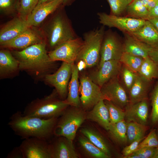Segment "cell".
<instances>
[{
    "label": "cell",
    "instance_id": "1",
    "mask_svg": "<svg viewBox=\"0 0 158 158\" xmlns=\"http://www.w3.org/2000/svg\"><path fill=\"white\" fill-rule=\"evenodd\" d=\"M11 52L18 62L20 70L37 79H43L55 67V62L48 55L45 41Z\"/></svg>",
    "mask_w": 158,
    "mask_h": 158
},
{
    "label": "cell",
    "instance_id": "2",
    "mask_svg": "<svg viewBox=\"0 0 158 158\" xmlns=\"http://www.w3.org/2000/svg\"><path fill=\"white\" fill-rule=\"evenodd\" d=\"M64 6L62 5L49 15L40 28L44 35L48 51L66 42L78 37Z\"/></svg>",
    "mask_w": 158,
    "mask_h": 158
},
{
    "label": "cell",
    "instance_id": "3",
    "mask_svg": "<svg viewBox=\"0 0 158 158\" xmlns=\"http://www.w3.org/2000/svg\"><path fill=\"white\" fill-rule=\"evenodd\" d=\"M58 119L25 116L18 111L11 116L8 125L16 135L23 139L37 138L49 140L54 135Z\"/></svg>",
    "mask_w": 158,
    "mask_h": 158
},
{
    "label": "cell",
    "instance_id": "4",
    "mask_svg": "<svg viewBox=\"0 0 158 158\" xmlns=\"http://www.w3.org/2000/svg\"><path fill=\"white\" fill-rule=\"evenodd\" d=\"M69 106L60 98L55 89L49 95L36 99L28 104L23 114L45 119L58 118Z\"/></svg>",
    "mask_w": 158,
    "mask_h": 158
},
{
    "label": "cell",
    "instance_id": "5",
    "mask_svg": "<svg viewBox=\"0 0 158 158\" xmlns=\"http://www.w3.org/2000/svg\"><path fill=\"white\" fill-rule=\"evenodd\" d=\"M105 32L104 26L102 25L84 34L83 45L76 62H83L86 68L99 64Z\"/></svg>",
    "mask_w": 158,
    "mask_h": 158
},
{
    "label": "cell",
    "instance_id": "6",
    "mask_svg": "<svg viewBox=\"0 0 158 158\" xmlns=\"http://www.w3.org/2000/svg\"><path fill=\"white\" fill-rule=\"evenodd\" d=\"M71 106L58 119L53 134L73 141L78 129L86 119L87 113L81 107Z\"/></svg>",
    "mask_w": 158,
    "mask_h": 158
},
{
    "label": "cell",
    "instance_id": "7",
    "mask_svg": "<svg viewBox=\"0 0 158 158\" xmlns=\"http://www.w3.org/2000/svg\"><path fill=\"white\" fill-rule=\"evenodd\" d=\"M99 22L104 26L115 28L123 32L130 33L135 32L142 27L146 20L122 17L104 12L97 13Z\"/></svg>",
    "mask_w": 158,
    "mask_h": 158
},
{
    "label": "cell",
    "instance_id": "8",
    "mask_svg": "<svg viewBox=\"0 0 158 158\" xmlns=\"http://www.w3.org/2000/svg\"><path fill=\"white\" fill-rule=\"evenodd\" d=\"M79 79L81 107L86 111L92 109L103 99L101 88L94 83L88 75L81 74L79 76Z\"/></svg>",
    "mask_w": 158,
    "mask_h": 158
},
{
    "label": "cell",
    "instance_id": "9",
    "mask_svg": "<svg viewBox=\"0 0 158 158\" xmlns=\"http://www.w3.org/2000/svg\"><path fill=\"white\" fill-rule=\"evenodd\" d=\"M83 40L79 37L66 42L54 49L48 51V55L53 61H61L71 63H75L81 48Z\"/></svg>",
    "mask_w": 158,
    "mask_h": 158
},
{
    "label": "cell",
    "instance_id": "10",
    "mask_svg": "<svg viewBox=\"0 0 158 158\" xmlns=\"http://www.w3.org/2000/svg\"><path fill=\"white\" fill-rule=\"evenodd\" d=\"M72 64L63 62L55 72L47 75L43 79L46 83L55 88L59 97L63 100H65L67 96L68 86L71 75Z\"/></svg>",
    "mask_w": 158,
    "mask_h": 158
},
{
    "label": "cell",
    "instance_id": "11",
    "mask_svg": "<svg viewBox=\"0 0 158 158\" xmlns=\"http://www.w3.org/2000/svg\"><path fill=\"white\" fill-rule=\"evenodd\" d=\"M124 52L123 43L117 35L111 30L105 31L101 47L98 65L108 60H120Z\"/></svg>",
    "mask_w": 158,
    "mask_h": 158
},
{
    "label": "cell",
    "instance_id": "12",
    "mask_svg": "<svg viewBox=\"0 0 158 158\" xmlns=\"http://www.w3.org/2000/svg\"><path fill=\"white\" fill-rule=\"evenodd\" d=\"M23 158H51L48 140L37 138L24 139L19 146Z\"/></svg>",
    "mask_w": 158,
    "mask_h": 158
},
{
    "label": "cell",
    "instance_id": "13",
    "mask_svg": "<svg viewBox=\"0 0 158 158\" xmlns=\"http://www.w3.org/2000/svg\"><path fill=\"white\" fill-rule=\"evenodd\" d=\"M118 76L110 80L101 87L102 98L122 109L129 103L126 90L122 85Z\"/></svg>",
    "mask_w": 158,
    "mask_h": 158
},
{
    "label": "cell",
    "instance_id": "14",
    "mask_svg": "<svg viewBox=\"0 0 158 158\" xmlns=\"http://www.w3.org/2000/svg\"><path fill=\"white\" fill-rule=\"evenodd\" d=\"M44 41V35L40 27L30 26L15 39L0 46L15 50H22Z\"/></svg>",
    "mask_w": 158,
    "mask_h": 158
},
{
    "label": "cell",
    "instance_id": "15",
    "mask_svg": "<svg viewBox=\"0 0 158 158\" xmlns=\"http://www.w3.org/2000/svg\"><path fill=\"white\" fill-rule=\"evenodd\" d=\"M122 64L118 60L105 61L98 65L97 68L91 72L88 76L101 88L110 80L118 76L122 68Z\"/></svg>",
    "mask_w": 158,
    "mask_h": 158
},
{
    "label": "cell",
    "instance_id": "16",
    "mask_svg": "<svg viewBox=\"0 0 158 158\" xmlns=\"http://www.w3.org/2000/svg\"><path fill=\"white\" fill-rule=\"evenodd\" d=\"M62 5V0H49L36 6L26 20L29 26L39 27Z\"/></svg>",
    "mask_w": 158,
    "mask_h": 158
},
{
    "label": "cell",
    "instance_id": "17",
    "mask_svg": "<svg viewBox=\"0 0 158 158\" xmlns=\"http://www.w3.org/2000/svg\"><path fill=\"white\" fill-rule=\"evenodd\" d=\"M49 143L51 158H78L80 156L76 150L71 140L63 136H57Z\"/></svg>",
    "mask_w": 158,
    "mask_h": 158
},
{
    "label": "cell",
    "instance_id": "18",
    "mask_svg": "<svg viewBox=\"0 0 158 158\" xmlns=\"http://www.w3.org/2000/svg\"><path fill=\"white\" fill-rule=\"evenodd\" d=\"M29 27L26 20L18 16L15 17L0 29V45L14 39Z\"/></svg>",
    "mask_w": 158,
    "mask_h": 158
},
{
    "label": "cell",
    "instance_id": "19",
    "mask_svg": "<svg viewBox=\"0 0 158 158\" xmlns=\"http://www.w3.org/2000/svg\"><path fill=\"white\" fill-rule=\"evenodd\" d=\"M125 111V119L127 122H134L146 125L148 114L147 99L132 104H128Z\"/></svg>",
    "mask_w": 158,
    "mask_h": 158
},
{
    "label": "cell",
    "instance_id": "20",
    "mask_svg": "<svg viewBox=\"0 0 158 158\" xmlns=\"http://www.w3.org/2000/svg\"><path fill=\"white\" fill-rule=\"evenodd\" d=\"M79 70L76 64H72V73L68 89V94L65 102L69 106L81 107L79 95L80 82Z\"/></svg>",
    "mask_w": 158,
    "mask_h": 158
},
{
    "label": "cell",
    "instance_id": "21",
    "mask_svg": "<svg viewBox=\"0 0 158 158\" xmlns=\"http://www.w3.org/2000/svg\"><path fill=\"white\" fill-rule=\"evenodd\" d=\"M124 33V39L123 43L124 52L144 59L149 57L151 46L140 41L128 33Z\"/></svg>",
    "mask_w": 158,
    "mask_h": 158
},
{
    "label": "cell",
    "instance_id": "22",
    "mask_svg": "<svg viewBox=\"0 0 158 158\" xmlns=\"http://www.w3.org/2000/svg\"><path fill=\"white\" fill-rule=\"evenodd\" d=\"M20 70L18 61L11 52L6 49L0 51L1 78L13 76Z\"/></svg>",
    "mask_w": 158,
    "mask_h": 158
},
{
    "label": "cell",
    "instance_id": "23",
    "mask_svg": "<svg viewBox=\"0 0 158 158\" xmlns=\"http://www.w3.org/2000/svg\"><path fill=\"white\" fill-rule=\"evenodd\" d=\"M86 119L96 122L108 131L110 124L109 114L103 99H101L87 113Z\"/></svg>",
    "mask_w": 158,
    "mask_h": 158
},
{
    "label": "cell",
    "instance_id": "24",
    "mask_svg": "<svg viewBox=\"0 0 158 158\" xmlns=\"http://www.w3.org/2000/svg\"><path fill=\"white\" fill-rule=\"evenodd\" d=\"M128 33L150 46L158 43V30L148 20H146L144 24L139 29Z\"/></svg>",
    "mask_w": 158,
    "mask_h": 158
},
{
    "label": "cell",
    "instance_id": "25",
    "mask_svg": "<svg viewBox=\"0 0 158 158\" xmlns=\"http://www.w3.org/2000/svg\"><path fill=\"white\" fill-rule=\"evenodd\" d=\"M150 82L138 74L135 82L129 91V104L147 99Z\"/></svg>",
    "mask_w": 158,
    "mask_h": 158
},
{
    "label": "cell",
    "instance_id": "26",
    "mask_svg": "<svg viewBox=\"0 0 158 158\" xmlns=\"http://www.w3.org/2000/svg\"><path fill=\"white\" fill-rule=\"evenodd\" d=\"M80 132L95 146L111 157L109 146L105 139L98 132L92 128L84 127Z\"/></svg>",
    "mask_w": 158,
    "mask_h": 158
},
{
    "label": "cell",
    "instance_id": "27",
    "mask_svg": "<svg viewBox=\"0 0 158 158\" xmlns=\"http://www.w3.org/2000/svg\"><path fill=\"white\" fill-rule=\"evenodd\" d=\"M78 141L81 149L84 154L89 157L109 158L111 157L95 146L83 135L79 137Z\"/></svg>",
    "mask_w": 158,
    "mask_h": 158
},
{
    "label": "cell",
    "instance_id": "28",
    "mask_svg": "<svg viewBox=\"0 0 158 158\" xmlns=\"http://www.w3.org/2000/svg\"><path fill=\"white\" fill-rule=\"evenodd\" d=\"M127 129V122L123 120L110 124L108 131L116 142L120 144L124 145L128 142Z\"/></svg>",
    "mask_w": 158,
    "mask_h": 158
},
{
    "label": "cell",
    "instance_id": "29",
    "mask_svg": "<svg viewBox=\"0 0 158 158\" xmlns=\"http://www.w3.org/2000/svg\"><path fill=\"white\" fill-rule=\"evenodd\" d=\"M145 79L150 81L158 78V64L149 57L144 59L138 73Z\"/></svg>",
    "mask_w": 158,
    "mask_h": 158
},
{
    "label": "cell",
    "instance_id": "30",
    "mask_svg": "<svg viewBox=\"0 0 158 158\" xmlns=\"http://www.w3.org/2000/svg\"><path fill=\"white\" fill-rule=\"evenodd\" d=\"M126 10L128 17L145 20L150 18V11L140 0H133L128 4Z\"/></svg>",
    "mask_w": 158,
    "mask_h": 158
},
{
    "label": "cell",
    "instance_id": "31",
    "mask_svg": "<svg viewBox=\"0 0 158 158\" xmlns=\"http://www.w3.org/2000/svg\"><path fill=\"white\" fill-rule=\"evenodd\" d=\"M127 136L129 144L145 138V135L148 129L147 126L134 122H127Z\"/></svg>",
    "mask_w": 158,
    "mask_h": 158
},
{
    "label": "cell",
    "instance_id": "32",
    "mask_svg": "<svg viewBox=\"0 0 158 158\" xmlns=\"http://www.w3.org/2000/svg\"><path fill=\"white\" fill-rule=\"evenodd\" d=\"M144 59L141 57L124 52L119 61L123 65L138 73Z\"/></svg>",
    "mask_w": 158,
    "mask_h": 158
},
{
    "label": "cell",
    "instance_id": "33",
    "mask_svg": "<svg viewBox=\"0 0 158 158\" xmlns=\"http://www.w3.org/2000/svg\"><path fill=\"white\" fill-rule=\"evenodd\" d=\"M39 0H18V16L26 20L37 6Z\"/></svg>",
    "mask_w": 158,
    "mask_h": 158
},
{
    "label": "cell",
    "instance_id": "34",
    "mask_svg": "<svg viewBox=\"0 0 158 158\" xmlns=\"http://www.w3.org/2000/svg\"><path fill=\"white\" fill-rule=\"evenodd\" d=\"M108 110L110 124H113L124 120L125 111L122 108L111 102L104 100Z\"/></svg>",
    "mask_w": 158,
    "mask_h": 158
},
{
    "label": "cell",
    "instance_id": "35",
    "mask_svg": "<svg viewBox=\"0 0 158 158\" xmlns=\"http://www.w3.org/2000/svg\"><path fill=\"white\" fill-rule=\"evenodd\" d=\"M126 158H158V148H141Z\"/></svg>",
    "mask_w": 158,
    "mask_h": 158
},
{
    "label": "cell",
    "instance_id": "36",
    "mask_svg": "<svg viewBox=\"0 0 158 158\" xmlns=\"http://www.w3.org/2000/svg\"><path fill=\"white\" fill-rule=\"evenodd\" d=\"M120 74L125 87L129 91L135 82L138 74L123 65Z\"/></svg>",
    "mask_w": 158,
    "mask_h": 158
},
{
    "label": "cell",
    "instance_id": "37",
    "mask_svg": "<svg viewBox=\"0 0 158 158\" xmlns=\"http://www.w3.org/2000/svg\"><path fill=\"white\" fill-rule=\"evenodd\" d=\"M18 0H0L1 13L13 16L18 13Z\"/></svg>",
    "mask_w": 158,
    "mask_h": 158
},
{
    "label": "cell",
    "instance_id": "38",
    "mask_svg": "<svg viewBox=\"0 0 158 158\" xmlns=\"http://www.w3.org/2000/svg\"><path fill=\"white\" fill-rule=\"evenodd\" d=\"M107 0L110 7L111 14L117 16H120L129 4L128 0Z\"/></svg>",
    "mask_w": 158,
    "mask_h": 158
},
{
    "label": "cell",
    "instance_id": "39",
    "mask_svg": "<svg viewBox=\"0 0 158 158\" xmlns=\"http://www.w3.org/2000/svg\"><path fill=\"white\" fill-rule=\"evenodd\" d=\"M151 99V120L152 122L155 124L158 123V82L153 91Z\"/></svg>",
    "mask_w": 158,
    "mask_h": 158
},
{
    "label": "cell",
    "instance_id": "40",
    "mask_svg": "<svg viewBox=\"0 0 158 158\" xmlns=\"http://www.w3.org/2000/svg\"><path fill=\"white\" fill-rule=\"evenodd\" d=\"M144 147H158V139L155 130H152L139 143L137 150Z\"/></svg>",
    "mask_w": 158,
    "mask_h": 158
},
{
    "label": "cell",
    "instance_id": "41",
    "mask_svg": "<svg viewBox=\"0 0 158 158\" xmlns=\"http://www.w3.org/2000/svg\"><path fill=\"white\" fill-rule=\"evenodd\" d=\"M143 139H140L135 140L128 146L124 147L122 151L124 158H125L132 154L138 149L139 144Z\"/></svg>",
    "mask_w": 158,
    "mask_h": 158
},
{
    "label": "cell",
    "instance_id": "42",
    "mask_svg": "<svg viewBox=\"0 0 158 158\" xmlns=\"http://www.w3.org/2000/svg\"><path fill=\"white\" fill-rule=\"evenodd\" d=\"M7 158H23L21 150L19 146L14 147L7 154Z\"/></svg>",
    "mask_w": 158,
    "mask_h": 158
},
{
    "label": "cell",
    "instance_id": "43",
    "mask_svg": "<svg viewBox=\"0 0 158 158\" xmlns=\"http://www.w3.org/2000/svg\"><path fill=\"white\" fill-rule=\"evenodd\" d=\"M149 57L158 64V43L151 46Z\"/></svg>",
    "mask_w": 158,
    "mask_h": 158
},
{
    "label": "cell",
    "instance_id": "44",
    "mask_svg": "<svg viewBox=\"0 0 158 158\" xmlns=\"http://www.w3.org/2000/svg\"><path fill=\"white\" fill-rule=\"evenodd\" d=\"M143 4L150 12L154 7L158 0H140Z\"/></svg>",
    "mask_w": 158,
    "mask_h": 158
},
{
    "label": "cell",
    "instance_id": "45",
    "mask_svg": "<svg viewBox=\"0 0 158 158\" xmlns=\"http://www.w3.org/2000/svg\"><path fill=\"white\" fill-rule=\"evenodd\" d=\"M152 17L158 18V1L154 7L150 11L149 18Z\"/></svg>",
    "mask_w": 158,
    "mask_h": 158
},
{
    "label": "cell",
    "instance_id": "46",
    "mask_svg": "<svg viewBox=\"0 0 158 158\" xmlns=\"http://www.w3.org/2000/svg\"><path fill=\"white\" fill-rule=\"evenodd\" d=\"M158 30V18L152 17L148 20Z\"/></svg>",
    "mask_w": 158,
    "mask_h": 158
},
{
    "label": "cell",
    "instance_id": "47",
    "mask_svg": "<svg viewBox=\"0 0 158 158\" xmlns=\"http://www.w3.org/2000/svg\"><path fill=\"white\" fill-rule=\"evenodd\" d=\"M73 0H62V5L64 6L70 5L71 3V2Z\"/></svg>",
    "mask_w": 158,
    "mask_h": 158
},
{
    "label": "cell",
    "instance_id": "48",
    "mask_svg": "<svg viewBox=\"0 0 158 158\" xmlns=\"http://www.w3.org/2000/svg\"><path fill=\"white\" fill-rule=\"evenodd\" d=\"M48 0H39L38 3L37 5V6H38V5H39L42 3H43L44 2H45L47 1H48Z\"/></svg>",
    "mask_w": 158,
    "mask_h": 158
},
{
    "label": "cell",
    "instance_id": "49",
    "mask_svg": "<svg viewBox=\"0 0 158 158\" xmlns=\"http://www.w3.org/2000/svg\"><path fill=\"white\" fill-rule=\"evenodd\" d=\"M133 0H128L129 3L131 2Z\"/></svg>",
    "mask_w": 158,
    "mask_h": 158
},
{
    "label": "cell",
    "instance_id": "50",
    "mask_svg": "<svg viewBox=\"0 0 158 158\" xmlns=\"http://www.w3.org/2000/svg\"></svg>",
    "mask_w": 158,
    "mask_h": 158
}]
</instances>
